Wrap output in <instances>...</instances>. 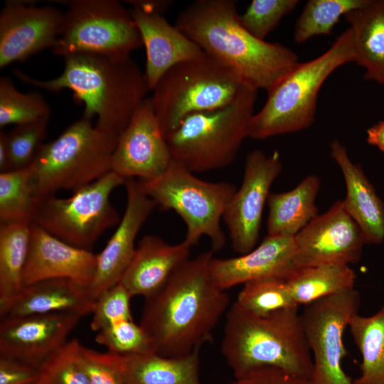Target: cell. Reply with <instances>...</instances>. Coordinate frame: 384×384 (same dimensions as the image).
<instances>
[{
  "label": "cell",
  "instance_id": "cell-1",
  "mask_svg": "<svg viewBox=\"0 0 384 384\" xmlns=\"http://www.w3.org/2000/svg\"><path fill=\"white\" fill-rule=\"evenodd\" d=\"M213 254L210 250L188 259L159 292L146 299L139 325L156 353L180 356L211 340L229 304L228 294L210 275Z\"/></svg>",
  "mask_w": 384,
  "mask_h": 384
},
{
  "label": "cell",
  "instance_id": "cell-2",
  "mask_svg": "<svg viewBox=\"0 0 384 384\" xmlns=\"http://www.w3.org/2000/svg\"><path fill=\"white\" fill-rule=\"evenodd\" d=\"M175 26L256 90L268 92L299 63L289 48L247 31L233 0L196 1L178 14Z\"/></svg>",
  "mask_w": 384,
  "mask_h": 384
},
{
  "label": "cell",
  "instance_id": "cell-3",
  "mask_svg": "<svg viewBox=\"0 0 384 384\" xmlns=\"http://www.w3.org/2000/svg\"><path fill=\"white\" fill-rule=\"evenodd\" d=\"M63 58L62 73L51 80H37L17 68L14 73L21 82L48 91L70 90L85 105L82 117H96V126L119 136L149 90L144 73L130 56L80 53Z\"/></svg>",
  "mask_w": 384,
  "mask_h": 384
},
{
  "label": "cell",
  "instance_id": "cell-4",
  "mask_svg": "<svg viewBox=\"0 0 384 384\" xmlns=\"http://www.w3.org/2000/svg\"><path fill=\"white\" fill-rule=\"evenodd\" d=\"M221 353L235 378L275 367L309 380L313 362L298 306L265 316L234 303L226 314Z\"/></svg>",
  "mask_w": 384,
  "mask_h": 384
},
{
  "label": "cell",
  "instance_id": "cell-5",
  "mask_svg": "<svg viewBox=\"0 0 384 384\" xmlns=\"http://www.w3.org/2000/svg\"><path fill=\"white\" fill-rule=\"evenodd\" d=\"M350 28L319 57L299 63L269 91L262 108L252 116L248 137L264 139L308 128L314 120L321 87L340 66L355 62Z\"/></svg>",
  "mask_w": 384,
  "mask_h": 384
},
{
  "label": "cell",
  "instance_id": "cell-6",
  "mask_svg": "<svg viewBox=\"0 0 384 384\" xmlns=\"http://www.w3.org/2000/svg\"><path fill=\"white\" fill-rule=\"evenodd\" d=\"M118 138L82 117L55 139L43 144L28 166L38 202L59 190H77L112 171Z\"/></svg>",
  "mask_w": 384,
  "mask_h": 384
},
{
  "label": "cell",
  "instance_id": "cell-7",
  "mask_svg": "<svg viewBox=\"0 0 384 384\" xmlns=\"http://www.w3.org/2000/svg\"><path fill=\"white\" fill-rule=\"evenodd\" d=\"M249 87L233 68L204 52L169 69L150 99L166 137L187 116L225 107Z\"/></svg>",
  "mask_w": 384,
  "mask_h": 384
},
{
  "label": "cell",
  "instance_id": "cell-8",
  "mask_svg": "<svg viewBox=\"0 0 384 384\" xmlns=\"http://www.w3.org/2000/svg\"><path fill=\"white\" fill-rule=\"evenodd\" d=\"M257 90L249 87L225 107L185 117L166 135L172 160L193 173L230 164L248 137Z\"/></svg>",
  "mask_w": 384,
  "mask_h": 384
},
{
  "label": "cell",
  "instance_id": "cell-9",
  "mask_svg": "<svg viewBox=\"0 0 384 384\" xmlns=\"http://www.w3.org/2000/svg\"><path fill=\"white\" fill-rule=\"evenodd\" d=\"M139 183L159 208L172 210L181 217L188 244L193 246L206 236L213 252L223 248L226 238L220 221L237 190L233 183L204 181L173 160L162 174Z\"/></svg>",
  "mask_w": 384,
  "mask_h": 384
},
{
  "label": "cell",
  "instance_id": "cell-10",
  "mask_svg": "<svg viewBox=\"0 0 384 384\" xmlns=\"http://www.w3.org/2000/svg\"><path fill=\"white\" fill-rule=\"evenodd\" d=\"M126 180L110 171L68 198H44L38 202L33 223L70 245L90 250L105 230L119 223L110 195Z\"/></svg>",
  "mask_w": 384,
  "mask_h": 384
},
{
  "label": "cell",
  "instance_id": "cell-11",
  "mask_svg": "<svg viewBox=\"0 0 384 384\" xmlns=\"http://www.w3.org/2000/svg\"><path fill=\"white\" fill-rule=\"evenodd\" d=\"M60 35L53 53L63 58L80 53L130 56L143 46L129 9L116 0H72L66 3Z\"/></svg>",
  "mask_w": 384,
  "mask_h": 384
},
{
  "label": "cell",
  "instance_id": "cell-12",
  "mask_svg": "<svg viewBox=\"0 0 384 384\" xmlns=\"http://www.w3.org/2000/svg\"><path fill=\"white\" fill-rule=\"evenodd\" d=\"M360 302L353 288L305 305L301 317L313 362L310 384H353L342 368L343 336Z\"/></svg>",
  "mask_w": 384,
  "mask_h": 384
},
{
  "label": "cell",
  "instance_id": "cell-13",
  "mask_svg": "<svg viewBox=\"0 0 384 384\" xmlns=\"http://www.w3.org/2000/svg\"><path fill=\"white\" fill-rule=\"evenodd\" d=\"M282 169L277 151L267 155L261 150H254L247 155L241 185L223 218L235 252L244 255L255 247L265 204Z\"/></svg>",
  "mask_w": 384,
  "mask_h": 384
},
{
  "label": "cell",
  "instance_id": "cell-14",
  "mask_svg": "<svg viewBox=\"0 0 384 384\" xmlns=\"http://www.w3.org/2000/svg\"><path fill=\"white\" fill-rule=\"evenodd\" d=\"M297 269L359 261L365 244L362 232L342 201L318 215L294 237Z\"/></svg>",
  "mask_w": 384,
  "mask_h": 384
},
{
  "label": "cell",
  "instance_id": "cell-15",
  "mask_svg": "<svg viewBox=\"0 0 384 384\" xmlns=\"http://www.w3.org/2000/svg\"><path fill=\"white\" fill-rule=\"evenodd\" d=\"M172 161L171 152L150 97L136 110L119 136L112 156L111 171L125 178L154 179Z\"/></svg>",
  "mask_w": 384,
  "mask_h": 384
},
{
  "label": "cell",
  "instance_id": "cell-16",
  "mask_svg": "<svg viewBox=\"0 0 384 384\" xmlns=\"http://www.w3.org/2000/svg\"><path fill=\"white\" fill-rule=\"evenodd\" d=\"M64 13L53 6L9 1L0 14V68L53 48L60 35Z\"/></svg>",
  "mask_w": 384,
  "mask_h": 384
},
{
  "label": "cell",
  "instance_id": "cell-17",
  "mask_svg": "<svg viewBox=\"0 0 384 384\" xmlns=\"http://www.w3.org/2000/svg\"><path fill=\"white\" fill-rule=\"evenodd\" d=\"M82 316L70 313L29 315L1 319L0 356L40 370L67 342Z\"/></svg>",
  "mask_w": 384,
  "mask_h": 384
},
{
  "label": "cell",
  "instance_id": "cell-18",
  "mask_svg": "<svg viewBox=\"0 0 384 384\" xmlns=\"http://www.w3.org/2000/svg\"><path fill=\"white\" fill-rule=\"evenodd\" d=\"M124 186L127 193L124 213L104 249L97 254L95 276L87 289L93 302L120 282L134 255L137 234L157 206L144 192L139 181L127 178Z\"/></svg>",
  "mask_w": 384,
  "mask_h": 384
},
{
  "label": "cell",
  "instance_id": "cell-19",
  "mask_svg": "<svg viewBox=\"0 0 384 384\" xmlns=\"http://www.w3.org/2000/svg\"><path fill=\"white\" fill-rule=\"evenodd\" d=\"M97 255L70 245L34 223L23 272V286L42 280L65 278L88 289L92 282Z\"/></svg>",
  "mask_w": 384,
  "mask_h": 384
},
{
  "label": "cell",
  "instance_id": "cell-20",
  "mask_svg": "<svg viewBox=\"0 0 384 384\" xmlns=\"http://www.w3.org/2000/svg\"><path fill=\"white\" fill-rule=\"evenodd\" d=\"M128 3L132 6L129 11L146 50L144 73L149 90H153L172 67L203 54L197 44L166 21L163 13L142 4L138 0Z\"/></svg>",
  "mask_w": 384,
  "mask_h": 384
},
{
  "label": "cell",
  "instance_id": "cell-21",
  "mask_svg": "<svg viewBox=\"0 0 384 384\" xmlns=\"http://www.w3.org/2000/svg\"><path fill=\"white\" fill-rule=\"evenodd\" d=\"M296 245L294 237L269 235L253 250L231 258H213L210 272L221 289L247 282L267 279H287L297 270L294 259Z\"/></svg>",
  "mask_w": 384,
  "mask_h": 384
},
{
  "label": "cell",
  "instance_id": "cell-22",
  "mask_svg": "<svg viewBox=\"0 0 384 384\" xmlns=\"http://www.w3.org/2000/svg\"><path fill=\"white\" fill-rule=\"evenodd\" d=\"M191 247L184 240L172 245L159 236L144 235L119 282L132 297L142 296L146 299L159 292L189 259Z\"/></svg>",
  "mask_w": 384,
  "mask_h": 384
},
{
  "label": "cell",
  "instance_id": "cell-23",
  "mask_svg": "<svg viewBox=\"0 0 384 384\" xmlns=\"http://www.w3.org/2000/svg\"><path fill=\"white\" fill-rule=\"evenodd\" d=\"M94 304L87 288L68 279H50L23 286L16 296L0 305V316L2 319L53 313L84 316L92 314Z\"/></svg>",
  "mask_w": 384,
  "mask_h": 384
},
{
  "label": "cell",
  "instance_id": "cell-24",
  "mask_svg": "<svg viewBox=\"0 0 384 384\" xmlns=\"http://www.w3.org/2000/svg\"><path fill=\"white\" fill-rule=\"evenodd\" d=\"M330 154L338 165L346 183L343 200L348 213L360 228L365 243L380 244L384 240V203L376 194L361 165L354 164L347 149L338 140L330 144Z\"/></svg>",
  "mask_w": 384,
  "mask_h": 384
},
{
  "label": "cell",
  "instance_id": "cell-25",
  "mask_svg": "<svg viewBox=\"0 0 384 384\" xmlns=\"http://www.w3.org/2000/svg\"><path fill=\"white\" fill-rule=\"evenodd\" d=\"M199 349L197 347L189 353L176 357L156 353H105L126 384H201Z\"/></svg>",
  "mask_w": 384,
  "mask_h": 384
},
{
  "label": "cell",
  "instance_id": "cell-26",
  "mask_svg": "<svg viewBox=\"0 0 384 384\" xmlns=\"http://www.w3.org/2000/svg\"><path fill=\"white\" fill-rule=\"evenodd\" d=\"M344 17L352 32L355 62L365 69L364 78L384 85V0H370Z\"/></svg>",
  "mask_w": 384,
  "mask_h": 384
},
{
  "label": "cell",
  "instance_id": "cell-27",
  "mask_svg": "<svg viewBox=\"0 0 384 384\" xmlns=\"http://www.w3.org/2000/svg\"><path fill=\"white\" fill-rule=\"evenodd\" d=\"M319 188V178L311 174L292 190L270 193L268 235L294 237L315 218L319 215L315 200Z\"/></svg>",
  "mask_w": 384,
  "mask_h": 384
},
{
  "label": "cell",
  "instance_id": "cell-28",
  "mask_svg": "<svg viewBox=\"0 0 384 384\" xmlns=\"http://www.w3.org/2000/svg\"><path fill=\"white\" fill-rule=\"evenodd\" d=\"M356 279L349 265L326 264L298 268L286 282L297 305H306L353 289Z\"/></svg>",
  "mask_w": 384,
  "mask_h": 384
},
{
  "label": "cell",
  "instance_id": "cell-29",
  "mask_svg": "<svg viewBox=\"0 0 384 384\" xmlns=\"http://www.w3.org/2000/svg\"><path fill=\"white\" fill-rule=\"evenodd\" d=\"M348 327L361 355L353 384H384V305L369 316L356 314Z\"/></svg>",
  "mask_w": 384,
  "mask_h": 384
},
{
  "label": "cell",
  "instance_id": "cell-30",
  "mask_svg": "<svg viewBox=\"0 0 384 384\" xmlns=\"http://www.w3.org/2000/svg\"><path fill=\"white\" fill-rule=\"evenodd\" d=\"M32 222L0 224V305L23 287Z\"/></svg>",
  "mask_w": 384,
  "mask_h": 384
},
{
  "label": "cell",
  "instance_id": "cell-31",
  "mask_svg": "<svg viewBox=\"0 0 384 384\" xmlns=\"http://www.w3.org/2000/svg\"><path fill=\"white\" fill-rule=\"evenodd\" d=\"M37 204L29 167L0 173V224L33 222Z\"/></svg>",
  "mask_w": 384,
  "mask_h": 384
},
{
  "label": "cell",
  "instance_id": "cell-32",
  "mask_svg": "<svg viewBox=\"0 0 384 384\" xmlns=\"http://www.w3.org/2000/svg\"><path fill=\"white\" fill-rule=\"evenodd\" d=\"M370 0H309L297 18L294 39L302 43L317 35L329 34L341 16L362 8Z\"/></svg>",
  "mask_w": 384,
  "mask_h": 384
},
{
  "label": "cell",
  "instance_id": "cell-33",
  "mask_svg": "<svg viewBox=\"0 0 384 384\" xmlns=\"http://www.w3.org/2000/svg\"><path fill=\"white\" fill-rule=\"evenodd\" d=\"M243 310L258 316L299 306L294 302L286 279L267 278L243 284L235 302Z\"/></svg>",
  "mask_w": 384,
  "mask_h": 384
},
{
  "label": "cell",
  "instance_id": "cell-34",
  "mask_svg": "<svg viewBox=\"0 0 384 384\" xmlns=\"http://www.w3.org/2000/svg\"><path fill=\"white\" fill-rule=\"evenodd\" d=\"M50 110L37 91H18L9 77L0 78V127L23 124L50 117Z\"/></svg>",
  "mask_w": 384,
  "mask_h": 384
},
{
  "label": "cell",
  "instance_id": "cell-35",
  "mask_svg": "<svg viewBox=\"0 0 384 384\" xmlns=\"http://www.w3.org/2000/svg\"><path fill=\"white\" fill-rule=\"evenodd\" d=\"M49 117L16 125L6 133L9 169L28 167L33 161L46 135Z\"/></svg>",
  "mask_w": 384,
  "mask_h": 384
},
{
  "label": "cell",
  "instance_id": "cell-36",
  "mask_svg": "<svg viewBox=\"0 0 384 384\" xmlns=\"http://www.w3.org/2000/svg\"><path fill=\"white\" fill-rule=\"evenodd\" d=\"M95 341L107 351L119 355L155 353L148 335L133 319L119 321L102 329Z\"/></svg>",
  "mask_w": 384,
  "mask_h": 384
},
{
  "label": "cell",
  "instance_id": "cell-37",
  "mask_svg": "<svg viewBox=\"0 0 384 384\" xmlns=\"http://www.w3.org/2000/svg\"><path fill=\"white\" fill-rule=\"evenodd\" d=\"M297 0H253L240 15L242 26L257 38L265 41L282 18L292 11Z\"/></svg>",
  "mask_w": 384,
  "mask_h": 384
},
{
  "label": "cell",
  "instance_id": "cell-38",
  "mask_svg": "<svg viewBox=\"0 0 384 384\" xmlns=\"http://www.w3.org/2000/svg\"><path fill=\"white\" fill-rule=\"evenodd\" d=\"M81 344L72 339L43 366L41 372L48 384H92L80 361Z\"/></svg>",
  "mask_w": 384,
  "mask_h": 384
},
{
  "label": "cell",
  "instance_id": "cell-39",
  "mask_svg": "<svg viewBox=\"0 0 384 384\" xmlns=\"http://www.w3.org/2000/svg\"><path fill=\"white\" fill-rule=\"evenodd\" d=\"M132 297L120 282L102 292L95 301L90 322L92 331L98 332L117 321L132 320Z\"/></svg>",
  "mask_w": 384,
  "mask_h": 384
},
{
  "label": "cell",
  "instance_id": "cell-40",
  "mask_svg": "<svg viewBox=\"0 0 384 384\" xmlns=\"http://www.w3.org/2000/svg\"><path fill=\"white\" fill-rule=\"evenodd\" d=\"M80 353L81 363L92 384H126L105 353L81 345Z\"/></svg>",
  "mask_w": 384,
  "mask_h": 384
},
{
  "label": "cell",
  "instance_id": "cell-41",
  "mask_svg": "<svg viewBox=\"0 0 384 384\" xmlns=\"http://www.w3.org/2000/svg\"><path fill=\"white\" fill-rule=\"evenodd\" d=\"M228 384H310L309 380L275 367H264L235 378Z\"/></svg>",
  "mask_w": 384,
  "mask_h": 384
},
{
  "label": "cell",
  "instance_id": "cell-42",
  "mask_svg": "<svg viewBox=\"0 0 384 384\" xmlns=\"http://www.w3.org/2000/svg\"><path fill=\"white\" fill-rule=\"evenodd\" d=\"M41 373V370L21 361L0 356V384H33Z\"/></svg>",
  "mask_w": 384,
  "mask_h": 384
},
{
  "label": "cell",
  "instance_id": "cell-43",
  "mask_svg": "<svg viewBox=\"0 0 384 384\" xmlns=\"http://www.w3.org/2000/svg\"><path fill=\"white\" fill-rule=\"evenodd\" d=\"M367 142L384 152V120L378 122L367 129Z\"/></svg>",
  "mask_w": 384,
  "mask_h": 384
},
{
  "label": "cell",
  "instance_id": "cell-44",
  "mask_svg": "<svg viewBox=\"0 0 384 384\" xmlns=\"http://www.w3.org/2000/svg\"><path fill=\"white\" fill-rule=\"evenodd\" d=\"M6 133L1 131L0 133V171H9V154L6 142Z\"/></svg>",
  "mask_w": 384,
  "mask_h": 384
},
{
  "label": "cell",
  "instance_id": "cell-45",
  "mask_svg": "<svg viewBox=\"0 0 384 384\" xmlns=\"http://www.w3.org/2000/svg\"><path fill=\"white\" fill-rule=\"evenodd\" d=\"M33 384H48V383L47 382L46 378L43 375V374L41 373V378L36 382L33 383Z\"/></svg>",
  "mask_w": 384,
  "mask_h": 384
}]
</instances>
